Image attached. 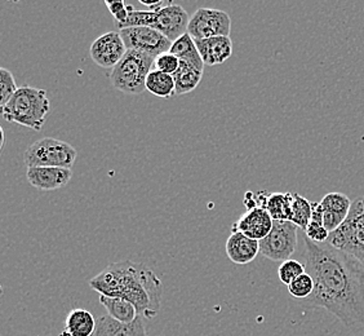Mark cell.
Segmentation results:
<instances>
[{
    "instance_id": "484cf974",
    "label": "cell",
    "mask_w": 364,
    "mask_h": 336,
    "mask_svg": "<svg viewBox=\"0 0 364 336\" xmlns=\"http://www.w3.org/2000/svg\"><path fill=\"white\" fill-rule=\"evenodd\" d=\"M305 272H306V268L305 266H302L300 261L289 259L280 264L279 269H278V277L282 283L289 286L296 278H299Z\"/></svg>"
},
{
    "instance_id": "7a4b0ae2",
    "label": "cell",
    "mask_w": 364,
    "mask_h": 336,
    "mask_svg": "<svg viewBox=\"0 0 364 336\" xmlns=\"http://www.w3.org/2000/svg\"><path fill=\"white\" fill-rule=\"evenodd\" d=\"M90 286L100 295L132 303L145 320H153L159 313L163 285L145 264L132 260L114 263L90 280Z\"/></svg>"
},
{
    "instance_id": "30bf717a",
    "label": "cell",
    "mask_w": 364,
    "mask_h": 336,
    "mask_svg": "<svg viewBox=\"0 0 364 336\" xmlns=\"http://www.w3.org/2000/svg\"><path fill=\"white\" fill-rule=\"evenodd\" d=\"M120 36L124 41L127 49L137 51L156 57L169 52L172 42L155 28L147 26H136L119 30Z\"/></svg>"
},
{
    "instance_id": "8fae6325",
    "label": "cell",
    "mask_w": 364,
    "mask_h": 336,
    "mask_svg": "<svg viewBox=\"0 0 364 336\" xmlns=\"http://www.w3.org/2000/svg\"><path fill=\"white\" fill-rule=\"evenodd\" d=\"M126 44L119 31H109L92 43L90 55L93 63L104 69H114L126 56Z\"/></svg>"
},
{
    "instance_id": "2e32d148",
    "label": "cell",
    "mask_w": 364,
    "mask_h": 336,
    "mask_svg": "<svg viewBox=\"0 0 364 336\" xmlns=\"http://www.w3.org/2000/svg\"><path fill=\"white\" fill-rule=\"evenodd\" d=\"M204 65L215 66L228 61L232 55V41L230 36H215L203 41H196Z\"/></svg>"
},
{
    "instance_id": "f546056e",
    "label": "cell",
    "mask_w": 364,
    "mask_h": 336,
    "mask_svg": "<svg viewBox=\"0 0 364 336\" xmlns=\"http://www.w3.org/2000/svg\"><path fill=\"white\" fill-rule=\"evenodd\" d=\"M104 4L109 9V12L112 14L114 20L117 21V25H120V23L127 21V19L129 16V8L124 1H122V0H117V1L105 0Z\"/></svg>"
},
{
    "instance_id": "5b68a950",
    "label": "cell",
    "mask_w": 364,
    "mask_h": 336,
    "mask_svg": "<svg viewBox=\"0 0 364 336\" xmlns=\"http://www.w3.org/2000/svg\"><path fill=\"white\" fill-rule=\"evenodd\" d=\"M154 61L155 57L128 49L126 56L110 71L112 87L127 95H140L146 90V79Z\"/></svg>"
},
{
    "instance_id": "4fadbf2b",
    "label": "cell",
    "mask_w": 364,
    "mask_h": 336,
    "mask_svg": "<svg viewBox=\"0 0 364 336\" xmlns=\"http://www.w3.org/2000/svg\"><path fill=\"white\" fill-rule=\"evenodd\" d=\"M274 220L265 209L247 210L232 224L231 231H240L250 238L261 241L273 229Z\"/></svg>"
},
{
    "instance_id": "d6986e66",
    "label": "cell",
    "mask_w": 364,
    "mask_h": 336,
    "mask_svg": "<svg viewBox=\"0 0 364 336\" xmlns=\"http://www.w3.org/2000/svg\"><path fill=\"white\" fill-rule=\"evenodd\" d=\"M169 52L172 55H175L180 61L190 63L191 66H194L198 70L204 71V66L205 65H204L199 51L196 48V41L188 33L180 36L177 41L172 43Z\"/></svg>"
},
{
    "instance_id": "ffe728a7",
    "label": "cell",
    "mask_w": 364,
    "mask_h": 336,
    "mask_svg": "<svg viewBox=\"0 0 364 336\" xmlns=\"http://www.w3.org/2000/svg\"><path fill=\"white\" fill-rule=\"evenodd\" d=\"M100 304L106 309L107 315L123 323L134 322L139 317V312L132 303L120 299L100 295Z\"/></svg>"
},
{
    "instance_id": "277c9868",
    "label": "cell",
    "mask_w": 364,
    "mask_h": 336,
    "mask_svg": "<svg viewBox=\"0 0 364 336\" xmlns=\"http://www.w3.org/2000/svg\"><path fill=\"white\" fill-rule=\"evenodd\" d=\"M128 8L129 16L126 22L118 25L119 30L147 26L158 30L172 43L188 33L189 14L181 6L173 4L172 1H169L168 4L158 11H137L132 6H128Z\"/></svg>"
},
{
    "instance_id": "5bb4252c",
    "label": "cell",
    "mask_w": 364,
    "mask_h": 336,
    "mask_svg": "<svg viewBox=\"0 0 364 336\" xmlns=\"http://www.w3.org/2000/svg\"><path fill=\"white\" fill-rule=\"evenodd\" d=\"M28 182L36 189L50 191L66 187L73 179V169L61 167H31L26 172Z\"/></svg>"
},
{
    "instance_id": "4dcf8cb0",
    "label": "cell",
    "mask_w": 364,
    "mask_h": 336,
    "mask_svg": "<svg viewBox=\"0 0 364 336\" xmlns=\"http://www.w3.org/2000/svg\"><path fill=\"white\" fill-rule=\"evenodd\" d=\"M305 234H306V238L316 243H324L329 238V231L324 228V225L314 223V221H310L308 228L305 229Z\"/></svg>"
},
{
    "instance_id": "83f0119b",
    "label": "cell",
    "mask_w": 364,
    "mask_h": 336,
    "mask_svg": "<svg viewBox=\"0 0 364 336\" xmlns=\"http://www.w3.org/2000/svg\"><path fill=\"white\" fill-rule=\"evenodd\" d=\"M180 63L181 61L175 55H172L171 52H166L155 58L154 70L173 75L177 69L180 68Z\"/></svg>"
},
{
    "instance_id": "1f68e13d",
    "label": "cell",
    "mask_w": 364,
    "mask_h": 336,
    "mask_svg": "<svg viewBox=\"0 0 364 336\" xmlns=\"http://www.w3.org/2000/svg\"><path fill=\"white\" fill-rule=\"evenodd\" d=\"M0 135H1V141H0V149L4 147V141H6V135H4V130L0 128Z\"/></svg>"
},
{
    "instance_id": "cb8c5ba5",
    "label": "cell",
    "mask_w": 364,
    "mask_h": 336,
    "mask_svg": "<svg viewBox=\"0 0 364 336\" xmlns=\"http://www.w3.org/2000/svg\"><path fill=\"white\" fill-rule=\"evenodd\" d=\"M311 215H313V202H310L305 196L294 193L291 221L297 228H301L302 231H305L310 224Z\"/></svg>"
},
{
    "instance_id": "6da1fadb",
    "label": "cell",
    "mask_w": 364,
    "mask_h": 336,
    "mask_svg": "<svg viewBox=\"0 0 364 336\" xmlns=\"http://www.w3.org/2000/svg\"><path fill=\"white\" fill-rule=\"evenodd\" d=\"M305 268L314 291L304 304L328 310L351 327L364 323V266L349 252L305 238Z\"/></svg>"
},
{
    "instance_id": "9a60e30c",
    "label": "cell",
    "mask_w": 364,
    "mask_h": 336,
    "mask_svg": "<svg viewBox=\"0 0 364 336\" xmlns=\"http://www.w3.org/2000/svg\"><path fill=\"white\" fill-rule=\"evenodd\" d=\"M226 255L231 263L245 266L252 263L259 252V241L250 238L240 231H231L230 237L226 241Z\"/></svg>"
},
{
    "instance_id": "44dd1931",
    "label": "cell",
    "mask_w": 364,
    "mask_h": 336,
    "mask_svg": "<svg viewBox=\"0 0 364 336\" xmlns=\"http://www.w3.org/2000/svg\"><path fill=\"white\" fill-rule=\"evenodd\" d=\"M203 78V71L198 70L190 63H180V68L173 74L176 84V95L181 96L194 91Z\"/></svg>"
},
{
    "instance_id": "ac0fdd59",
    "label": "cell",
    "mask_w": 364,
    "mask_h": 336,
    "mask_svg": "<svg viewBox=\"0 0 364 336\" xmlns=\"http://www.w3.org/2000/svg\"><path fill=\"white\" fill-rule=\"evenodd\" d=\"M97 326V320L90 310L75 308L69 312L65 321L63 332L58 336H93Z\"/></svg>"
},
{
    "instance_id": "f1b7e54d",
    "label": "cell",
    "mask_w": 364,
    "mask_h": 336,
    "mask_svg": "<svg viewBox=\"0 0 364 336\" xmlns=\"http://www.w3.org/2000/svg\"><path fill=\"white\" fill-rule=\"evenodd\" d=\"M269 194L265 190H261L257 193H252V191H247L245 194V204L247 210H253V209H265L267 210V198Z\"/></svg>"
},
{
    "instance_id": "9c48e42d",
    "label": "cell",
    "mask_w": 364,
    "mask_h": 336,
    "mask_svg": "<svg viewBox=\"0 0 364 336\" xmlns=\"http://www.w3.org/2000/svg\"><path fill=\"white\" fill-rule=\"evenodd\" d=\"M231 19L221 9L199 8L190 17L188 34L194 41H203L215 36H230Z\"/></svg>"
},
{
    "instance_id": "8992f818",
    "label": "cell",
    "mask_w": 364,
    "mask_h": 336,
    "mask_svg": "<svg viewBox=\"0 0 364 336\" xmlns=\"http://www.w3.org/2000/svg\"><path fill=\"white\" fill-rule=\"evenodd\" d=\"M77 150L65 141L44 137L26 149L23 162L26 167L70 168L77 159Z\"/></svg>"
},
{
    "instance_id": "52a82bcc",
    "label": "cell",
    "mask_w": 364,
    "mask_h": 336,
    "mask_svg": "<svg viewBox=\"0 0 364 336\" xmlns=\"http://www.w3.org/2000/svg\"><path fill=\"white\" fill-rule=\"evenodd\" d=\"M327 242L354 255L364 266V196L353 202L350 214Z\"/></svg>"
},
{
    "instance_id": "3957f363",
    "label": "cell",
    "mask_w": 364,
    "mask_h": 336,
    "mask_svg": "<svg viewBox=\"0 0 364 336\" xmlns=\"http://www.w3.org/2000/svg\"><path fill=\"white\" fill-rule=\"evenodd\" d=\"M50 112V101L46 90L22 85L14 98L1 107L3 118L20 126L41 131Z\"/></svg>"
},
{
    "instance_id": "7402d4cb",
    "label": "cell",
    "mask_w": 364,
    "mask_h": 336,
    "mask_svg": "<svg viewBox=\"0 0 364 336\" xmlns=\"http://www.w3.org/2000/svg\"><path fill=\"white\" fill-rule=\"evenodd\" d=\"M294 193H270L267 198V211L273 220L291 221Z\"/></svg>"
},
{
    "instance_id": "ba28073f",
    "label": "cell",
    "mask_w": 364,
    "mask_h": 336,
    "mask_svg": "<svg viewBox=\"0 0 364 336\" xmlns=\"http://www.w3.org/2000/svg\"><path fill=\"white\" fill-rule=\"evenodd\" d=\"M297 229L292 221L274 220L272 231L259 241V253L272 261H287L297 247Z\"/></svg>"
},
{
    "instance_id": "603a6c76",
    "label": "cell",
    "mask_w": 364,
    "mask_h": 336,
    "mask_svg": "<svg viewBox=\"0 0 364 336\" xmlns=\"http://www.w3.org/2000/svg\"><path fill=\"white\" fill-rule=\"evenodd\" d=\"M146 90L156 98H171L176 95V84L173 75L161 71H150L146 79Z\"/></svg>"
},
{
    "instance_id": "4316f807",
    "label": "cell",
    "mask_w": 364,
    "mask_h": 336,
    "mask_svg": "<svg viewBox=\"0 0 364 336\" xmlns=\"http://www.w3.org/2000/svg\"><path fill=\"white\" fill-rule=\"evenodd\" d=\"M17 91H18V87L16 84L14 74L6 68H1L0 69V105L1 107L14 98V93Z\"/></svg>"
},
{
    "instance_id": "7c38bea8",
    "label": "cell",
    "mask_w": 364,
    "mask_h": 336,
    "mask_svg": "<svg viewBox=\"0 0 364 336\" xmlns=\"http://www.w3.org/2000/svg\"><path fill=\"white\" fill-rule=\"evenodd\" d=\"M323 209V225L331 233L336 231L350 214L353 202L343 193H328L319 202Z\"/></svg>"
},
{
    "instance_id": "d4e9b609",
    "label": "cell",
    "mask_w": 364,
    "mask_h": 336,
    "mask_svg": "<svg viewBox=\"0 0 364 336\" xmlns=\"http://www.w3.org/2000/svg\"><path fill=\"white\" fill-rule=\"evenodd\" d=\"M314 291V280L310 274L305 273L300 275L288 286V293L299 300H306Z\"/></svg>"
},
{
    "instance_id": "e0dca14e",
    "label": "cell",
    "mask_w": 364,
    "mask_h": 336,
    "mask_svg": "<svg viewBox=\"0 0 364 336\" xmlns=\"http://www.w3.org/2000/svg\"><path fill=\"white\" fill-rule=\"evenodd\" d=\"M93 336H146L145 318L139 315L134 322L123 323L110 315H101Z\"/></svg>"
}]
</instances>
